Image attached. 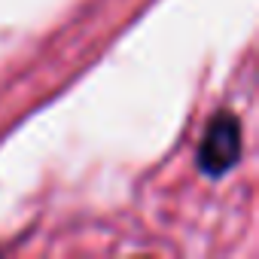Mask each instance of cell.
<instances>
[{
    "mask_svg": "<svg viewBox=\"0 0 259 259\" xmlns=\"http://www.w3.org/2000/svg\"><path fill=\"white\" fill-rule=\"evenodd\" d=\"M241 156V125L235 116L223 113L213 119L198 150V165L204 174H226Z\"/></svg>",
    "mask_w": 259,
    "mask_h": 259,
    "instance_id": "cell-1",
    "label": "cell"
}]
</instances>
